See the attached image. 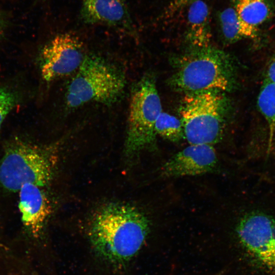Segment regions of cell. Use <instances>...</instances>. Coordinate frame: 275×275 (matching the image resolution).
<instances>
[{"label": "cell", "mask_w": 275, "mask_h": 275, "mask_svg": "<svg viewBox=\"0 0 275 275\" xmlns=\"http://www.w3.org/2000/svg\"><path fill=\"white\" fill-rule=\"evenodd\" d=\"M149 230L146 216L135 207L111 203L94 214L89 235L97 253L106 261L122 264L139 251Z\"/></svg>", "instance_id": "6da1fadb"}, {"label": "cell", "mask_w": 275, "mask_h": 275, "mask_svg": "<svg viewBox=\"0 0 275 275\" xmlns=\"http://www.w3.org/2000/svg\"><path fill=\"white\" fill-rule=\"evenodd\" d=\"M171 87L185 95L232 91L237 84L233 60L226 52L211 47H194L175 59Z\"/></svg>", "instance_id": "7a4b0ae2"}, {"label": "cell", "mask_w": 275, "mask_h": 275, "mask_svg": "<svg viewBox=\"0 0 275 275\" xmlns=\"http://www.w3.org/2000/svg\"><path fill=\"white\" fill-rule=\"evenodd\" d=\"M125 85L116 66L100 56L86 55L67 87L66 106L75 109L91 102L111 105L121 99Z\"/></svg>", "instance_id": "3957f363"}, {"label": "cell", "mask_w": 275, "mask_h": 275, "mask_svg": "<svg viewBox=\"0 0 275 275\" xmlns=\"http://www.w3.org/2000/svg\"><path fill=\"white\" fill-rule=\"evenodd\" d=\"M228 108V100L223 92L185 95L179 113L185 139L189 144L213 146L219 142Z\"/></svg>", "instance_id": "277c9868"}, {"label": "cell", "mask_w": 275, "mask_h": 275, "mask_svg": "<svg viewBox=\"0 0 275 275\" xmlns=\"http://www.w3.org/2000/svg\"><path fill=\"white\" fill-rule=\"evenodd\" d=\"M55 163L48 149L16 140L8 145L0 160V185L14 192L27 183L42 187L51 181Z\"/></svg>", "instance_id": "5b68a950"}, {"label": "cell", "mask_w": 275, "mask_h": 275, "mask_svg": "<svg viewBox=\"0 0 275 275\" xmlns=\"http://www.w3.org/2000/svg\"><path fill=\"white\" fill-rule=\"evenodd\" d=\"M162 112L160 98L155 79L143 76L132 87L128 117L125 153L132 156L155 145L156 121Z\"/></svg>", "instance_id": "8992f818"}, {"label": "cell", "mask_w": 275, "mask_h": 275, "mask_svg": "<svg viewBox=\"0 0 275 275\" xmlns=\"http://www.w3.org/2000/svg\"><path fill=\"white\" fill-rule=\"evenodd\" d=\"M237 237L260 265L275 272V217L260 212L245 215L238 224Z\"/></svg>", "instance_id": "52a82bcc"}, {"label": "cell", "mask_w": 275, "mask_h": 275, "mask_svg": "<svg viewBox=\"0 0 275 275\" xmlns=\"http://www.w3.org/2000/svg\"><path fill=\"white\" fill-rule=\"evenodd\" d=\"M86 55L82 42L70 33L57 35L47 43L40 54L41 74L47 82L77 70Z\"/></svg>", "instance_id": "ba28073f"}, {"label": "cell", "mask_w": 275, "mask_h": 275, "mask_svg": "<svg viewBox=\"0 0 275 275\" xmlns=\"http://www.w3.org/2000/svg\"><path fill=\"white\" fill-rule=\"evenodd\" d=\"M217 163L213 146L189 145L163 164L161 175L165 178L200 175L213 171Z\"/></svg>", "instance_id": "9c48e42d"}, {"label": "cell", "mask_w": 275, "mask_h": 275, "mask_svg": "<svg viewBox=\"0 0 275 275\" xmlns=\"http://www.w3.org/2000/svg\"><path fill=\"white\" fill-rule=\"evenodd\" d=\"M41 187L27 183L19 189L18 208L24 226L37 236L51 212L50 201Z\"/></svg>", "instance_id": "30bf717a"}, {"label": "cell", "mask_w": 275, "mask_h": 275, "mask_svg": "<svg viewBox=\"0 0 275 275\" xmlns=\"http://www.w3.org/2000/svg\"><path fill=\"white\" fill-rule=\"evenodd\" d=\"M81 17L86 23L129 27L130 18L124 0H82Z\"/></svg>", "instance_id": "8fae6325"}, {"label": "cell", "mask_w": 275, "mask_h": 275, "mask_svg": "<svg viewBox=\"0 0 275 275\" xmlns=\"http://www.w3.org/2000/svg\"><path fill=\"white\" fill-rule=\"evenodd\" d=\"M187 38L193 47L210 45L211 38L210 13L203 0H197L188 6Z\"/></svg>", "instance_id": "7c38bea8"}, {"label": "cell", "mask_w": 275, "mask_h": 275, "mask_svg": "<svg viewBox=\"0 0 275 275\" xmlns=\"http://www.w3.org/2000/svg\"><path fill=\"white\" fill-rule=\"evenodd\" d=\"M220 32L225 43L231 44L242 39H255L258 29L243 21L233 8H227L218 15Z\"/></svg>", "instance_id": "4fadbf2b"}, {"label": "cell", "mask_w": 275, "mask_h": 275, "mask_svg": "<svg viewBox=\"0 0 275 275\" xmlns=\"http://www.w3.org/2000/svg\"><path fill=\"white\" fill-rule=\"evenodd\" d=\"M234 9L243 21L257 28L270 19L274 11L270 0H236Z\"/></svg>", "instance_id": "5bb4252c"}, {"label": "cell", "mask_w": 275, "mask_h": 275, "mask_svg": "<svg viewBox=\"0 0 275 275\" xmlns=\"http://www.w3.org/2000/svg\"><path fill=\"white\" fill-rule=\"evenodd\" d=\"M257 104L268 126L267 152H269L275 140V84L267 77L261 87Z\"/></svg>", "instance_id": "9a60e30c"}, {"label": "cell", "mask_w": 275, "mask_h": 275, "mask_svg": "<svg viewBox=\"0 0 275 275\" xmlns=\"http://www.w3.org/2000/svg\"><path fill=\"white\" fill-rule=\"evenodd\" d=\"M155 131L156 135L173 143L185 139L181 120L162 111L156 121Z\"/></svg>", "instance_id": "2e32d148"}, {"label": "cell", "mask_w": 275, "mask_h": 275, "mask_svg": "<svg viewBox=\"0 0 275 275\" xmlns=\"http://www.w3.org/2000/svg\"><path fill=\"white\" fill-rule=\"evenodd\" d=\"M16 93L6 88H0V129L2 124L18 102Z\"/></svg>", "instance_id": "e0dca14e"}, {"label": "cell", "mask_w": 275, "mask_h": 275, "mask_svg": "<svg viewBox=\"0 0 275 275\" xmlns=\"http://www.w3.org/2000/svg\"><path fill=\"white\" fill-rule=\"evenodd\" d=\"M197 0H172L167 7L164 14L171 16Z\"/></svg>", "instance_id": "ac0fdd59"}, {"label": "cell", "mask_w": 275, "mask_h": 275, "mask_svg": "<svg viewBox=\"0 0 275 275\" xmlns=\"http://www.w3.org/2000/svg\"><path fill=\"white\" fill-rule=\"evenodd\" d=\"M266 77L275 84V59L268 67Z\"/></svg>", "instance_id": "d6986e66"}, {"label": "cell", "mask_w": 275, "mask_h": 275, "mask_svg": "<svg viewBox=\"0 0 275 275\" xmlns=\"http://www.w3.org/2000/svg\"><path fill=\"white\" fill-rule=\"evenodd\" d=\"M6 19L3 13L0 12V39L4 34L6 26Z\"/></svg>", "instance_id": "ffe728a7"}, {"label": "cell", "mask_w": 275, "mask_h": 275, "mask_svg": "<svg viewBox=\"0 0 275 275\" xmlns=\"http://www.w3.org/2000/svg\"><path fill=\"white\" fill-rule=\"evenodd\" d=\"M215 275H223V273H222V272H219V273H217L216 274H215Z\"/></svg>", "instance_id": "44dd1931"}]
</instances>
